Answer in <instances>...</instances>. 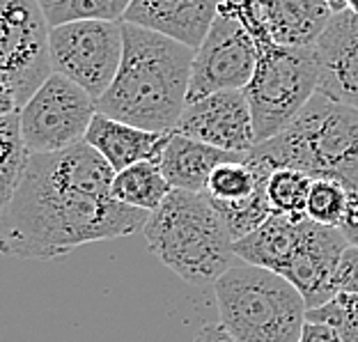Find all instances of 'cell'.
<instances>
[{"label":"cell","mask_w":358,"mask_h":342,"mask_svg":"<svg viewBox=\"0 0 358 342\" xmlns=\"http://www.w3.org/2000/svg\"><path fill=\"white\" fill-rule=\"evenodd\" d=\"M113 177L85 141L30 154L19 189L0 211V255L58 259L85 243L143 232L150 214L113 198Z\"/></svg>","instance_id":"1"},{"label":"cell","mask_w":358,"mask_h":342,"mask_svg":"<svg viewBox=\"0 0 358 342\" xmlns=\"http://www.w3.org/2000/svg\"><path fill=\"white\" fill-rule=\"evenodd\" d=\"M124 53L96 113L154 134H173L191 85L195 51L122 21Z\"/></svg>","instance_id":"2"},{"label":"cell","mask_w":358,"mask_h":342,"mask_svg":"<svg viewBox=\"0 0 358 342\" xmlns=\"http://www.w3.org/2000/svg\"><path fill=\"white\" fill-rule=\"evenodd\" d=\"M246 157L264 173L289 168L358 193V108L315 92L280 134L257 143Z\"/></svg>","instance_id":"3"},{"label":"cell","mask_w":358,"mask_h":342,"mask_svg":"<svg viewBox=\"0 0 358 342\" xmlns=\"http://www.w3.org/2000/svg\"><path fill=\"white\" fill-rule=\"evenodd\" d=\"M218 12L234 16L255 42V74L243 94L253 115L255 143H264L280 134L317 92L320 64L315 46L292 48L275 44L262 23L257 0H223Z\"/></svg>","instance_id":"4"},{"label":"cell","mask_w":358,"mask_h":342,"mask_svg":"<svg viewBox=\"0 0 358 342\" xmlns=\"http://www.w3.org/2000/svg\"><path fill=\"white\" fill-rule=\"evenodd\" d=\"M148 248L189 285H214L237 264L232 237L207 193L173 189L143 227Z\"/></svg>","instance_id":"5"},{"label":"cell","mask_w":358,"mask_h":342,"mask_svg":"<svg viewBox=\"0 0 358 342\" xmlns=\"http://www.w3.org/2000/svg\"><path fill=\"white\" fill-rule=\"evenodd\" d=\"M223 329L237 342H299L308 306L282 276L237 259L214 283Z\"/></svg>","instance_id":"6"},{"label":"cell","mask_w":358,"mask_h":342,"mask_svg":"<svg viewBox=\"0 0 358 342\" xmlns=\"http://www.w3.org/2000/svg\"><path fill=\"white\" fill-rule=\"evenodd\" d=\"M48 51L55 74L69 78L96 101L120 69L124 53L122 21H69L53 26L48 30Z\"/></svg>","instance_id":"7"},{"label":"cell","mask_w":358,"mask_h":342,"mask_svg":"<svg viewBox=\"0 0 358 342\" xmlns=\"http://www.w3.org/2000/svg\"><path fill=\"white\" fill-rule=\"evenodd\" d=\"M48 30L39 0H0V78L19 108L53 74Z\"/></svg>","instance_id":"8"},{"label":"cell","mask_w":358,"mask_h":342,"mask_svg":"<svg viewBox=\"0 0 358 342\" xmlns=\"http://www.w3.org/2000/svg\"><path fill=\"white\" fill-rule=\"evenodd\" d=\"M96 101L60 74L48 76L19 108V124L30 154H51L85 141Z\"/></svg>","instance_id":"9"},{"label":"cell","mask_w":358,"mask_h":342,"mask_svg":"<svg viewBox=\"0 0 358 342\" xmlns=\"http://www.w3.org/2000/svg\"><path fill=\"white\" fill-rule=\"evenodd\" d=\"M255 64L257 48L250 32L234 16L218 12L207 37L195 48L186 104L225 90H246Z\"/></svg>","instance_id":"10"},{"label":"cell","mask_w":358,"mask_h":342,"mask_svg":"<svg viewBox=\"0 0 358 342\" xmlns=\"http://www.w3.org/2000/svg\"><path fill=\"white\" fill-rule=\"evenodd\" d=\"M347 248L349 241L340 227L320 225L306 216L296 223L294 241L278 269V276L294 285L308 311H313L338 294L333 280Z\"/></svg>","instance_id":"11"},{"label":"cell","mask_w":358,"mask_h":342,"mask_svg":"<svg viewBox=\"0 0 358 342\" xmlns=\"http://www.w3.org/2000/svg\"><path fill=\"white\" fill-rule=\"evenodd\" d=\"M173 134L234 154H248L257 145L243 90H225L186 104Z\"/></svg>","instance_id":"12"},{"label":"cell","mask_w":358,"mask_h":342,"mask_svg":"<svg viewBox=\"0 0 358 342\" xmlns=\"http://www.w3.org/2000/svg\"><path fill=\"white\" fill-rule=\"evenodd\" d=\"M320 78L317 92L358 108V14H333L315 44Z\"/></svg>","instance_id":"13"},{"label":"cell","mask_w":358,"mask_h":342,"mask_svg":"<svg viewBox=\"0 0 358 342\" xmlns=\"http://www.w3.org/2000/svg\"><path fill=\"white\" fill-rule=\"evenodd\" d=\"M221 3L223 0H131L122 21L159 32L195 51L207 37Z\"/></svg>","instance_id":"14"},{"label":"cell","mask_w":358,"mask_h":342,"mask_svg":"<svg viewBox=\"0 0 358 342\" xmlns=\"http://www.w3.org/2000/svg\"><path fill=\"white\" fill-rule=\"evenodd\" d=\"M168 138L170 134L145 131L141 127L94 113L85 134V143L113 168V173H120V170L141 164V161L159 164Z\"/></svg>","instance_id":"15"},{"label":"cell","mask_w":358,"mask_h":342,"mask_svg":"<svg viewBox=\"0 0 358 342\" xmlns=\"http://www.w3.org/2000/svg\"><path fill=\"white\" fill-rule=\"evenodd\" d=\"M243 159H246V154L225 152L193 141V138L170 134L166 150L161 154L159 168L173 189L205 193L209 177L218 166L232 164V161H243Z\"/></svg>","instance_id":"16"},{"label":"cell","mask_w":358,"mask_h":342,"mask_svg":"<svg viewBox=\"0 0 358 342\" xmlns=\"http://www.w3.org/2000/svg\"><path fill=\"white\" fill-rule=\"evenodd\" d=\"M257 7L273 42L292 48L315 46L333 16L324 0H257Z\"/></svg>","instance_id":"17"},{"label":"cell","mask_w":358,"mask_h":342,"mask_svg":"<svg viewBox=\"0 0 358 342\" xmlns=\"http://www.w3.org/2000/svg\"><path fill=\"white\" fill-rule=\"evenodd\" d=\"M170 191L173 186L166 182L159 164L154 161H141V164L120 170L110 184V193L117 202L131 209L148 211V214L161 207Z\"/></svg>","instance_id":"18"},{"label":"cell","mask_w":358,"mask_h":342,"mask_svg":"<svg viewBox=\"0 0 358 342\" xmlns=\"http://www.w3.org/2000/svg\"><path fill=\"white\" fill-rule=\"evenodd\" d=\"M30 152L23 141L19 111L10 115H0V211L12 200L19 189L21 177L26 173Z\"/></svg>","instance_id":"19"},{"label":"cell","mask_w":358,"mask_h":342,"mask_svg":"<svg viewBox=\"0 0 358 342\" xmlns=\"http://www.w3.org/2000/svg\"><path fill=\"white\" fill-rule=\"evenodd\" d=\"M271 173H264L262 168L250 164L248 157L243 161H232V164L218 166L211 173L207 182V195L218 202H237L243 198H250L259 186L266 182Z\"/></svg>","instance_id":"20"},{"label":"cell","mask_w":358,"mask_h":342,"mask_svg":"<svg viewBox=\"0 0 358 342\" xmlns=\"http://www.w3.org/2000/svg\"><path fill=\"white\" fill-rule=\"evenodd\" d=\"M315 179L306 173L289 168H278L266 177V198L275 214L289 216L292 221L306 218V205Z\"/></svg>","instance_id":"21"},{"label":"cell","mask_w":358,"mask_h":342,"mask_svg":"<svg viewBox=\"0 0 358 342\" xmlns=\"http://www.w3.org/2000/svg\"><path fill=\"white\" fill-rule=\"evenodd\" d=\"M211 205H214L218 216H221V221L225 223L232 241H239L243 237H248L250 232H255L259 225H264L268 218L275 214L271 202H268V198H266V182L259 186L250 198H243L237 202L211 200Z\"/></svg>","instance_id":"22"},{"label":"cell","mask_w":358,"mask_h":342,"mask_svg":"<svg viewBox=\"0 0 358 342\" xmlns=\"http://www.w3.org/2000/svg\"><path fill=\"white\" fill-rule=\"evenodd\" d=\"M48 26L69 21H122L131 0H39Z\"/></svg>","instance_id":"23"},{"label":"cell","mask_w":358,"mask_h":342,"mask_svg":"<svg viewBox=\"0 0 358 342\" xmlns=\"http://www.w3.org/2000/svg\"><path fill=\"white\" fill-rule=\"evenodd\" d=\"M349 205V191L343 184L331 179H315L308 195L306 216L310 221L329 227H340L345 221Z\"/></svg>","instance_id":"24"},{"label":"cell","mask_w":358,"mask_h":342,"mask_svg":"<svg viewBox=\"0 0 358 342\" xmlns=\"http://www.w3.org/2000/svg\"><path fill=\"white\" fill-rule=\"evenodd\" d=\"M308 322H320L333 327L343 342H358V294L338 292L329 304L306 313Z\"/></svg>","instance_id":"25"},{"label":"cell","mask_w":358,"mask_h":342,"mask_svg":"<svg viewBox=\"0 0 358 342\" xmlns=\"http://www.w3.org/2000/svg\"><path fill=\"white\" fill-rule=\"evenodd\" d=\"M336 292H349V294H358V248L349 246L345 250L340 266L336 271V280H333Z\"/></svg>","instance_id":"26"},{"label":"cell","mask_w":358,"mask_h":342,"mask_svg":"<svg viewBox=\"0 0 358 342\" xmlns=\"http://www.w3.org/2000/svg\"><path fill=\"white\" fill-rule=\"evenodd\" d=\"M299 342H343L340 333L329 327V324H320V322H308L301 329V338Z\"/></svg>","instance_id":"27"},{"label":"cell","mask_w":358,"mask_h":342,"mask_svg":"<svg viewBox=\"0 0 358 342\" xmlns=\"http://www.w3.org/2000/svg\"><path fill=\"white\" fill-rule=\"evenodd\" d=\"M340 230L347 237L349 246L358 248V193H349V205H347V214L345 221L340 225Z\"/></svg>","instance_id":"28"},{"label":"cell","mask_w":358,"mask_h":342,"mask_svg":"<svg viewBox=\"0 0 358 342\" xmlns=\"http://www.w3.org/2000/svg\"><path fill=\"white\" fill-rule=\"evenodd\" d=\"M193 342H237V340L223 329V324H205V327L195 333Z\"/></svg>","instance_id":"29"},{"label":"cell","mask_w":358,"mask_h":342,"mask_svg":"<svg viewBox=\"0 0 358 342\" xmlns=\"http://www.w3.org/2000/svg\"><path fill=\"white\" fill-rule=\"evenodd\" d=\"M16 111H19V104H16L12 90L0 78V115H10V113H16Z\"/></svg>","instance_id":"30"},{"label":"cell","mask_w":358,"mask_h":342,"mask_svg":"<svg viewBox=\"0 0 358 342\" xmlns=\"http://www.w3.org/2000/svg\"><path fill=\"white\" fill-rule=\"evenodd\" d=\"M329 5V10L333 14H340V12H347L349 10V0H324Z\"/></svg>","instance_id":"31"},{"label":"cell","mask_w":358,"mask_h":342,"mask_svg":"<svg viewBox=\"0 0 358 342\" xmlns=\"http://www.w3.org/2000/svg\"><path fill=\"white\" fill-rule=\"evenodd\" d=\"M349 12L358 14V0H349Z\"/></svg>","instance_id":"32"}]
</instances>
